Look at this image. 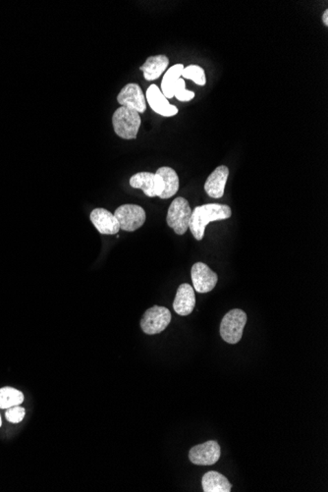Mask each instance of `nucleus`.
Returning a JSON list of instances; mask_svg holds the SVG:
<instances>
[{"instance_id": "20e7f679", "label": "nucleus", "mask_w": 328, "mask_h": 492, "mask_svg": "<svg viewBox=\"0 0 328 492\" xmlns=\"http://www.w3.org/2000/svg\"><path fill=\"white\" fill-rule=\"evenodd\" d=\"M191 215L192 209L189 202L184 197H176L169 206L166 216L167 224L177 235H184L189 228Z\"/></svg>"}, {"instance_id": "6e6552de", "label": "nucleus", "mask_w": 328, "mask_h": 492, "mask_svg": "<svg viewBox=\"0 0 328 492\" xmlns=\"http://www.w3.org/2000/svg\"><path fill=\"white\" fill-rule=\"evenodd\" d=\"M191 277L193 288L201 294L212 291L219 281L217 273L204 263H196L192 266Z\"/></svg>"}, {"instance_id": "aec40b11", "label": "nucleus", "mask_w": 328, "mask_h": 492, "mask_svg": "<svg viewBox=\"0 0 328 492\" xmlns=\"http://www.w3.org/2000/svg\"><path fill=\"white\" fill-rule=\"evenodd\" d=\"M181 76L185 79L192 80L199 86H205L206 84L205 70L199 65H190L188 67H184Z\"/></svg>"}, {"instance_id": "f8f14e48", "label": "nucleus", "mask_w": 328, "mask_h": 492, "mask_svg": "<svg viewBox=\"0 0 328 492\" xmlns=\"http://www.w3.org/2000/svg\"><path fill=\"white\" fill-rule=\"evenodd\" d=\"M94 226L102 235H116L120 230L118 220L109 211L105 208H95L89 215Z\"/></svg>"}, {"instance_id": "9d476101", "label": "nucleus", "mask_w": 328, "mask_h": 492, "mask_svg": "<svg viewBox=\"0 0 328 492\" xmlns=\"http://www.w3.org/2000/svg\"><path fill=\"white\" fill-rule=\"evenodd\" d=\"M117 101L122 107H129L136 110L139 114H144L146 110V96H144L141 87L134 83L126 85L118 96Z\"/></svg>"}, {"instance_id": "dca6fc26", "label": "nucleus", "mask_w": 328, "mask_h": 492, "mask_svg": "<svg viewBox=\"0 0 328 492\" xmlns=\"http://www.w3.org/2000/svg\"><path fill=\"white\" fill-rule=\"evenodd\" d=\"M201 484L205 492H230L232 487L223 475L215 471L204 475Z\"/></svg>"}, {"instance_id": "f257e3e1", "label": "nucleus", "mask_w": 328, "mask_h": 492, "mask_svg": "<svg viewBox=\"0 0 328 492\" xmlns=\"http://www.w3.org/2000/svg\"><path fill=\"white\" fill-rule=\"evenodd\" d=\"M231 215H232V211L226 204H206L204 206H197L192 211L189 228L195 239L201 241L205 235L208 223L228 220Z\"/></svg>"}, {"instance_id": "4468645a", "label": "nucleus", "mask_w": 328, "mask_h": 492, "mask_svg": "<svg viewBox=\"0 0 328 492\" xmlns=\"http://www.w3.org/2000/svg\"><path fill=\"white\" fill-rule=\"evenodd\" d=\"M229 176V169L226 165H220L208 176L205 183L206 194L212 199L223 197L224 190Z\"/></svg>"}, {"instance_id": "423d86ee", "label": "nucleus", "mask_w": 328, "mask_h": 492, "mask_svg": "<svg viewBox=\"0 0 328 492\" xmlns=\"http://www.w3.org/2000/svg\"><path fill=\"white\" fill-rule=\"evenodd\" d=\"M118 220L120 229L123 231L134 232L141 228L146 222V211L142 206L137 204H123L116 208L114 213Z\"/></svg>"}, {"instance_id": "b1692460", "label": "nucleus", "mask_w": 328, "mask_h": 492, "mask_svg": "<svg viewBox=\"0 0 328 492\" xmlns=\"http://www.w3.org/2000/svg\"><path fill=\"white\" fill-rule=\"evenodd\" d=\"M2 422H1V417H0V427H1Z\"/></svg>"}, {"instance_id": "ddd939ff", "label": "nucleus", "mask_w": 328, "mask_h": 492, "mask_svg": "<svg viewBox=\"0 0 328 492\" xmlns=\"http://www.w3.org/2000/svg\"><path fill=\"white\" fill-rule=\"evenodd\" d=\"M196 306L195 290L190 284H184L179 286L173 302V309L179 316L186 317L192 314Z\"/></svg>"}, {"instance_id": "a211bd4d", "label": "nucleus", "mask_w": 328, "mask_h": 492, "mask_svg": "<svg viewBox=\"0 0 328 492\" xmlns=\"http://www.w3.org/2000/svg\"><path fill=\"white\" fill-rule=\"evenodd\" d=\"M24 401V394L12 387L0 388V409L19 406Z\"/></svg>"}, {"instance_id": "7ed1b4c3", "label": "nucleus", "mask_w": 328, "mask_h": 492, "mask_svg": "<svg viewBox=\"0 0 328 492\" xmlns=\"http://www.w3.org/2000/svg\"><path fill=\"white\" fill-rule=\"evenodd\" d=\"M247 323V314L240 309L227 312L220 323V335L228 344H237L242 339L243 331Z\"/></svg>"}, {"instance_id": "1a4fd4ad", "label": "nucleus", "mask_w": 328, "mask_h": 492, "mask_svg": "<svg viewBox=\"0 0 328 492\" xmlns=\"http://www.w3.org/2000/svg\"><path fill=\"white\" fill-rule=\"evenodd\" d=\"M221 450L217 441L210 440L190 450L189 459L195 465L212 466L220 459Z\"/></svg>"}, {"instance_id": "f03ea898", "label": "nucleus", "mask_w": 328, "mask_h": 492, "mask_svg": "<svg viewBox=\"0 0 328 492\" xmlns=\"http://www.w3.org/2000/svg\"><path fill=\"white\" fill-rule=\"evenodd\" d=\"M142 120L139 112L129 107H120L112 116L114 132L125 140L136 139Z\"/></svg>"}, {"instance_id": "6ab92c4d", "label": "nucleus", "mask_w": 328, "mask_h": 492, "mask_svg": "<svg viewBox=\"0 0 328 492\" xmlns=\"http://www.w3.org/2000/svg\"><path fill=\"white\" fill-rule=\"evenodd\" d=\"M183 69H184L183 64H176V65L172 66L165 72L162 82V92L167 100L173 98L171 95L172 86H173L174 83L177 81L179 78H181V73H182Z\"/></svg>"}, {"instance_id": "412c9836", "label": "nucleus", "mask_w": 328, "mask_h": 492, "mask_svg": "<svg viewBox=\"0 0 328 492\" xmlns=\"http://www.w3.org/2000/svg\"><path fill=\"white\" fill-rule=\"evenodd\" d=\"M172 96H175L178 100L180 101H190L195 98L194 92L188 91L186 89V83L184 79L182 78H179L177 81L174 83L173 86L171 89Z\"/></svg>"}, {"instance_id": "f3484780", "label": "nucleus", "mask_w": 328, "mask_h": 492, "mask_svg": "<svg viewBox=\"0 0 328 492\" xmlns=\"http://www.w3.org/2000/svg\"><path fill=\"white\" fill-rule=\"evenodd\" d=\"M157 174L162 177L164 184V190L160 197V199L166 200L175 196L179 190V177L175 170L171 167H160L157 169Z\"/></svg>"}, {"instance_id": "4be33fe9", "label": "nucleus", "mask_w": 328, "mask_h": 492, "mask_svg": "<svg viewBox=\"0 0 328 492\" xmlns=\"http://www.w3.org/2000/svg\"><path fill=\"white\" fill-rule=\"evenodd\" d=\"M25 415H26V411L20 406L11 407V408L7 409L6 413L7 420L12 423V424H18V423L22 422L24 420Z\"/></svg>"}, {"instance_id": "39448f33", "label": "nucleus", "mask_w": 328, "mask_h": 492, "mask_svg": "<svg viewBox=\"0 0 328 492\" xmlns=\"http://www.w3.org/2000/svg\"><path fill=\"white\" fill-rule=\"evenodd\" d=\"M171 321V310L160 306L146 310L141 319V328L146 334H160L166 330Z\"/></svg>"}, {"instance_id": "5701e85b", "label": "nucleus", "mask_w": 328, "mask_h": 492, "mask_svg": "<svg viewBox=\"0 0 328 492\" xmlns=\"http://www.w3.org/2000/svg\"><path fill=\"white\" fill-rule=\"evenodd\" d=\"M322 21H323V24H325V26L327 27L328 26V10H327H327L325 11V12H323Z\"/></svg>"}, {"instance_id": "9b49d317", "label": "nucleus", "mask_w": 328, "mask_h": 492, "mask_svg": "<svg viewBox=\"0 0 328 492\" xmlns=\"http://www.w3.org/2000/svg\"><path fill=\"white\" fill-rule=\"evenodd\" d=\"M146 100H148L151 109L162 116L171 117L178 114V108L169 103L157 85H151L146 89Z\"/></svg>"}, {"instance_id": "2eb2a0df", "label": "nucleus", "mask_w": 328, "mask_h": 492, "mask_svg": "<svg viewBox=\"0 0 328 492\" xmlns=\"http://www.w3.org/2000/svg\"><path fill=\"white\" fill-rule=\"evenodd\" d=\"M168 65L169 59L165 55H155L149 57L140 69L143 71L146 81H155L164 74Z\"/></svg>"}, {"instance_id": "0eeeda50", "label": "nucleus", "mask_w": 328, "mask_h": 492, "mask_svg": "<svg viewBox=\"0 0 328 492\" xmlns=\"http://www.w3.org/2000/svg\"><path fill=\"white\" fill-rule=\"evenodd\" d=\"M131 187L143 190L146 196L153 197L162 196L164 190V180L157 173L139 172L130 178Z\"/></svg>"}]
</instances>
